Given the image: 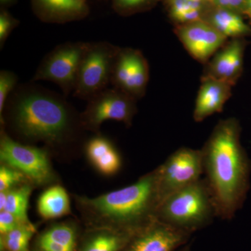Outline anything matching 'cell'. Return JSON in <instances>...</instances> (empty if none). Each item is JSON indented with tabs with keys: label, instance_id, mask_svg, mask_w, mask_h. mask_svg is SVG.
I'll use <instances>...</instances> for the list:
<instances>
[{
	"label": "cell",
	"instance_id": "obj_1",
	"mask_svg": "<svg viewBox=\"0 0 251 251\" xmlns=\"http://www.w3.org/2000/svg\"><path fill=\"white\" fill-rule=\"evenodd\" d=\"M235 117L220 120L201 149L203 178L216 217L232 220L244 206L251 189V160L241 142Z\"/></svg>",
	"mask_w": 251,
	"mask_h": 251
},
{
	"label": "cell",
	"instance_id": "obj_2",
	"mask_svg": "<svg viewBox=\"0 0 251 251\" xmlns=\"http://www.w3.org/2000/svg\"><path fill=\"white\" fill-rule=\"evenodd\" d=\"M76 202L94 229L134 234L157 219L161 198L156 169L126 187L98 197L76 196Z\"/></svg>",
	"mask_w": 251,
	"mask_h": 251
},
{
	"label": "cell",
	"instance_id": "obj_3",
	"mask_svg": "<svg viewBox=\"0 0 251 251\" xmlns=\"http://www.w3.org/2000/svg\"><path fill=\"white\" fill-rule=\"evenodd\" d=\"M14 94L10 118L23 138L54 145L64 143L72 135L74 112L58 94L35 87H25Z\"/></svg>",
	"mask_w": 251,
	"mask_h": 251
},
{
	"label": "cell",
	"instance_id": "obj_4",
	"mask_svg": "<svg viewBox=\"0 0 251 251\" xmlns=\"http://www.w3.org/2000/svg\"><path fill=\"white\" fill-rule=\"evenodd\" d=\"M156 218L191 234L210 226L217 217L204 179L167 197L158 208Z\"/></svg>",
	"mask_w": 251,
	"mask_h": 251
},
{
	"label": "cell",
	"instance_id": "obj_5",
	"mask_svg": "<svg viewBox=\"0 0 251 251\" xmlns=\"http://www.w3.org/2000/svg\"><path fill=\"white\" fill-rule=\"evenodd\" d=\"M120 48L108 42L89 43L81 60L74 97L90 100L111 84L112 70Z\"/></svg>",
	"mask_w": 251,
	"mask_h": 251
},
{
	"label": "cell",
	"instance_id": "obj_6",
	"mask_svg": "<svg viewBox=\"0 0 251 251\" xmlns=\"http://www.w3.org/2000/svg\"><path fill=\"white\" fill-rule=\"evenodd\" d=\"M156 171L162 203L173 193L202 178V151L186 147L180 148L172 153Z\"/></svg>",
	"mask_w": 251,
	"mask_h": 251
},
{
	"label": "cell",
	"instance_id": "obj_7",
	"mask_svg": "<svg viewBox=\"0 0 251 251\" xmlns=\"http://www.w3.org/2000/svg\"><path fill=\"white\" fill-rule=\"evenodd\" d=\"M89 43H66L57 46L43 59L32 81H50L65 95L74 92L77 72Z\"/></svg>",
	"mask_w": 251,
	"mask_h": 251
},
{
	"label": "cell",
	"instance_id": "obj_8",
	"mask_svg": "<svg viewBox=\"0 0 251 251\" xmlns=\"http://www.w3.org/2000/svg\"><path fill=\"white\" fill-rule=\"evenodd\" d=\"M0 159L3 164L22 173L34 184L44 186L54 181V172L45 150L18 143L4 130L0 139Z\"/></svg>",
	"mask_w": 251,
	"mask_h": 251
},
{
	"label": "cell",
	"instance_id": "obj_9",
	"mask_svg": "<svg viewBox=\"0 0 251 251\" xmlns=\"http://www.w3.org/2000/svg\"><path fill=\"white\" fill-rule=\"evenodd\" d=\"M136 99L112 87L105 89L88 100L87 108L81 114V126L97 131L107 120L131 125L137 113Z\"/></svg>",
	"mask_w": 251,
	"mask_h": 251
},
{
	"label": "cell",
	"instance_id": "obj_10",
	"mask_svg": "<svg viewBox=\"0 0 251 251\" xmlns=\"http://www.w3.org/2000/svg\"><path fill=\"white\" fill-rule=\"evenodd\" d=\"M150 80V67L141 51L120 48L117 54L111 85L138 100L146 93Z\"/></svg>",
	"mask_w": 251,
	"mask_h": 251
},
{
	"label": "cell",
	"instance_id": "obj_11",
	"mask_svg": "<svg viewBox=\"0 0 251 251\" xmlns=\"http://www.w3.org/2000/svg\"><path fill=\"white\" fill-rule=\"evenodd\" d=\"M174 31L188 53L203 65L229 40L205 21L176 26Z\"/></svg>",
	"mask_w": 251,
	"mask_h": 251
},
{
	"label": "cell",
	"instance_id": "obj_12",
	"mask_svg": "<svg viewBox=\"0 0 251 251\" xmlns=\"http://www.w3.org/2000/svg\"><path fill=\"white\" fill-rule=\"evenodd\" d=\"M191 236L156 219L133 234L122 251H176Z\"/></svg>",
	"mask_w": 251,
	"mask_h": 251
},
{
	"label": "cell",
	"instance_id": "obj_13",
	"mask_svg": "<svg viewBox=\"0 0 251 251\" xmlns=\"http://www.w3.org/2000/svg\"><path fill=\"white\" fill-rule=\"evenodd\" d=\"M247 38L229 39L204 65L202 78L226 81L234 86L244 72Z\"/></svg>",
	"mask_w": 251,
	"mask_h": 251
},
{
	"label": "cell",
	"instance_id": "obj_14",
	"mask_svg": "<svg viewBox=\"0 0 251 251\" xmlns=\"http://www.w3.org/2000/svg\"><path fill=\"white\" fill-rule=\"evenodd\" d=\"M234 85L226 81L202 78L193 109L195 122H202L224 110L232 94Z\"/></svg>",
	"mask_w": 251,
	"mask_h": 251
},
{
	"label": "cell",
	"instance_id": "obj_15",
	"mask_svg": "<svg viewBox=\"0 0 251 251\" xmlns=\"http://www.w3.org/2000/svg\"><path fill=\"white\" fill-rule=\"evenodd\" d=\"M85 151L92 166L101 174L111 176L121 169L122 161L120 153L110 140L105 137L99 135L91 138L86 145Z\"/></svg>",
	"mask_w": 251,
	"mask_h": 251
},
{
	"label": "cell",
	"instance_id": "obj_16",
	"mask_svg": "<svg viewBox=\"0 0 251 251\" xmlns=\"http://www.w3.org/2000/svg\"><path fill=\"white\" fill-rule=\"evenodd\" d=\"M243 15L232 10L210 6L204 21L227 39L251 36V25L244 21Z\"/></svg>",
	"mask_w": 251,
	"mask_h": 251
},
{
	"label": "cell",
	"instance_id": "obj_17",
	"mask_svg": "<svg viewBox=\"0 0 251 251\" xmlns=\"http://www.w3.org/2000/svg\"><path fill=\"white\" fill-rule=\"evenodd\" d=\"M43 19L51 22H67L87 14L85 1L80 0H33Z\"/></svg>",
	"mask_w": 251,
	"mask_h": 251
},
{
	"label": "cell",
	"instance_id": "obj_18",
	"mask_svg": "<svg viewBox=\"0 0 251 251\" xmlns=\"http://www.w3.org/2000/svg\"><path fill=\"white\" fill-rule=\"evenodd\" d=\"M37 209L41 217L46 219H57L67 215L71 210L69 195L59 185L51 186L38 200Z\"/></svg>",
	"mask_w": 251,
	"mask_h": 251
},
{
	"label": "cell",
	"instance_id": "obj_19",
	"mask_svg": "<svg viewBox=\"0 0 251 251\" xmlns=\"http://www.w3.org/2000/svg\"><path fill=\"white\" fill-rule=\"evenodd\" d=\"M96 229L86 240L81 251H122L133 234L113 229Z\"/></svg>",
	"mask_w": 251,
	"mask_h": 251
},
{
	"label": "cell",
	"instance_id": "obj_20",
	"mask_svg": "<svg viewBox=\"0 0 251 251\" xmlns=\"http://www.w3.org/2000/svg\"><path fill=\"white\" fill-rule=\"evenodd\" d=\"M168 14L176 26L204 21L210 4L189 0H168Z\"/></svg>",
	"mask_w": 251,
	"mask_h": 251
},
{
	"label": "cell",
	"instance_id": "obj_21",
	"mask_svg": "<svg viewBox=\"0 0 251 251\" xmlns=\"http://www.w3.org/2000/svg\"><path fill=\"white\" fill-rule=\"evenodd\" d=\"M32 191L30 184H23L7 192L4 210L11 213L23 224H29L27 216L28 203Z\"/></svg>",
	"mask_w": 251,
	"mask_h": 251
},
{
	"label": "cell",
	"instance_id": "obj_22",
	"mask_svg": "<svg viewBox=\"0 0 251 251\" xmlns=\"http://www.w3.org/2000/svg\"><path fill=\"white\" fill-rule=\"evenodd\" d=\"M35 232L31 223L21 224L9 233L4 234L3 247L9 251H29V241Z\"/></svg>",
	"mask_w": 251,
	"mask_h": 251
},
{
	"label": "cell",
	"instance_id": "obj_23",
	"mask_svg": "<svg viewBox=\"0 0 251 251\" xmlns=\"http://www.w3.org/2000/svg\"><path fill=\"white\" fill-rule=\"evenodd\" d=\"M40 239L74 251L76 244V232L71 225L57 224L46 230Z\"/></svg>",
	"mask_w": 251,
	"mask_h": 251
},
{
	"label": "cell",
	"instance_id": "obj_24",
	"mask_svg": "<svg viewBox=\"0 0 251 251\" xmlns=\"http://www.w3.org/2000/svg\"><path fill=\"white\" fill-rule=\"evenodd\" d=\"M25 178L18 170L3 164L0 167V192L9 191L21 186Z\"/></svg>",
	"mask_w": 251,
	"mask_h": 251
},
{
	"label": "cell",
	"instance_id": "obj_25",
	"mask_svg": "<svg viewBox=\"0 0 251 251\" xmlns=\"http://www.w3.org/2000/svg\"><path fill=\"white\" fill-rule=\"evenodd\" d=\"M18 77L14 72L3 70L0 72V117H2L8 97L14 90Z\"/></svg>",
	"mask_w": 251,
	"mask_h": 251
},
{
	"label": "cell",
	"instance_id": "obj_26",
	"mask_svg": "<svg viewBox=\"0 0 251 251\" xmlns=\"http://www.w3.org/2000/svg\"><path fill=\"white\" fill-rule=\"evenodd\" d=\"M155 0H114L115 8L120 12L131 13L148 7Z\"/></svg>",
	"mask_w": 251,
	"mask_h": 251
},
{
	"label": "cell",
	"instance_id": "obj_27",
	"mask_svg": "<svg viewBox=\"0 0 251 251\" xmlns=\"http://www.w3.org/2000/svg\"><path fill=\"white\" fill-rule=\"evenodd\" d=\"M17 21L6 12L0 14V46L2 48L13 29L16 27Z\"/></svg>",
	"mask_w": 251,
	"mask_h": 251
},
{
	"label": "cell",
	"instance_id": "obj_28",
	"mask_svg": "<svg viewBox=\"0 0 251 251\" xmlns=\"http://www.w3.org/2000/svg\"><path fill=\"white\" fill-rule=\"evenodd\" d=\"M23 224L14 215L8 211H0V232L1 235L9 233Z\"/></svg>",
	"mask_w": 251,
	"mask_h": 251
},
{
	"label": "cell",
	"instance_id": "obj_29",
	"mask_svg": "<svg viewBox=\"0 0 251 251\" xmlns=\"http://www.w3.org/2000/svg\"><path fill=\"white\" fill-rule=\"evenodd\" d=\"M244 4L245 0H210L211 6L232 10L242 15L244 12Z\"/></svg>",
	"mask_w": 251,
	"mask_h": 251
},
{
	"label": "cell",
	"instance_id": "obj_30",
	"mask_svg": "<svg viewBox=\"0 0 251 251\" xmlns=\"http://www.w3.org/2000/svg\"><path fill=\"white\" fill-rule=\"evenodd\" d=\"M39 246L43 251H74L53 242L41 239H39Z\"/></svg>",
	"mask_w": 251,
	"mask_h": 251
},
{
	"label": "cell",
	"instance_id": "obj_31",
	"mask_svg": "<svg viewBox=\"0 0 251 251\" xmlns=\"http://www.w3.org/2000/svg\"><path fill=\"white\" fill-rule=\"evenodd\" d=\"M243 15L244 16H247L251 21V0H245Z\"/></svg>",
	"mask_w": 251,
	"mask_h": 251
},
{
	"label": "cell",
	"instance_id": "obj_32",
	"mask_svg": "<svg viewBox=\"0 0 251 251\" xmlns=\"http://www.w3.org/2000/svg\"><path fill=\"white\" fill-rule=\"evenodd\" d=\"M7 192L8 191L0 192V211L4 210L6 199H7Z\"/></svg>",
	"mask_w": 251,
	"mask_h": 251
},
{
	"label": "cell",
	"instance_id": "obj_33",
	"mask_svg": "<svg viewBox=\"0 0 251 251\" xmlns=\"http://www.w3.org/2000/svg\"><path fill=\"white\" fill-rule=\"evenodd\" d=\"M191 243H188V244H186V245L184 246L181 248H180L179 250L176 251H191Z\"/></svg>",
	"mask_w": 251,
	"mask_h": 251
},
{
	"label": "cell",
	"instance_id": "obj_34",
	"mask_svg": "<svg viewBox=\"0 0 251 251\" xmlns=\"http://www.w3.org/2000/svg\"><path fill=\"white\" fill-rule=\"evenodd\" d=\"M195 2L202 3L204 4H210V0H189Z\"/></svg>",
	"mask_w": 251,
	"mask_h": 251
},
{
	"label": "cell",
	"instance_id": "obj_35",
	"mask_svg": "<svg viewBox=\"0 0 251 251\" xmlns=\"http://www.w3.org/2000/svg\"><path fill=\"white\" fill-rule=\"evenodd\" d=\"M14 1V0H1V2L3 4H8V3L11 2V1Z\"/></svg>",
	"mask_w": 251,
	"mask_h": 251
},
{
	"label": "cell",
	"instance_id": "obj_36",
	"mask_svg": "<svg viewBox=\"0 0 251 251\" xmlns=\"http://www.w3.org/2000/svg\"><path fill=\"white\" fill-rule=\"evenodd\" d=\"M80 1H85V0H80Z\"/></svg>",
	"mask_w": 251,
	"mask_h": 251
}]
</instances>
